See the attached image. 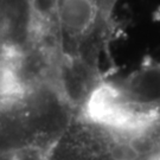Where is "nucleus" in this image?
<instances>
[{"label":"nucleus","mask_w":160,"mask_h":160,"mask_svg":"<svg viewBox=\"0 0 160 160\" xmlns=\"http://www.w3.org/2000/svg\"><path fill=\"white\" fill-rule=\"evenodd\" d=\"M45 160H159L145 153L138 135H125L76 115L45 151Z\"/></svg>","instance_id":"nucleus-1"},{"label":"nucleus","mask_w":160,"mask_h":160,"mask_svg":"<svg viewBox=\"0 0 160 160\" xmlns=\"http://www.w3.org/2000/svg\"><path fill=\"white\" fill-rule=\"evenodd\" d=\"M125 96L138 107L160 113V63L147 58L131 74L114 80Z\"/></svg>","instance_id":"nucleus-2"},{"label":"nucleus","mask_w":160,"mask_h":160,"mask_svg":"<svg viewBox=\"0 0 160 160\" xmlns=\"http://www.w3.org/2000/svg\"><path fill=\"white\" fill-rule=\"evenodd\" d=\"M0 160H45V152L43 151H28L19 154L0 158Z\"/></svg>","instance_id":"nucleus-3"}]
</instances>
